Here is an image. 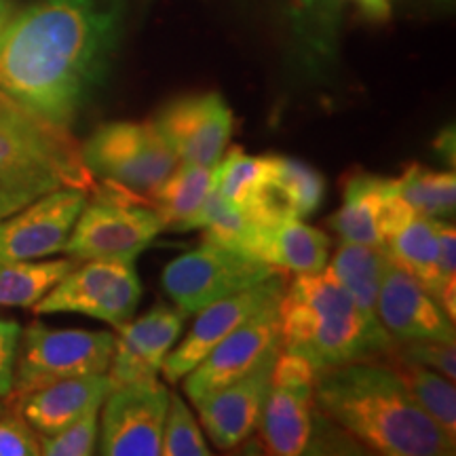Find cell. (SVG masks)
<instances>
[{
  "label": "cell",
  "instance_id": "obj_5",
  "mask_svg": "<svg viewBox=\"0 0 456 456\" xmlns=\"http://www.w3.org/2000/svg\"><path fill=\"white\" fill-rule=\"evenodd\" d=\"M68 237L64 252L72 260H117L135 258L155 243L165 231V222L148 197L104 182L89 192Z\"/></svg>",
  "mask_w": 456,
  "mask_h": 456
},
{
  "label": "cell",
  "instance_id": "obj_31",
  "mask_svg": "<svg viewBox=\"0 0 456 456\" xmlns=\"http://www.w3.org/2000/svg\"><path fill=\"white\" fill-rule=\"evenodd\" d=\"M100 408L91 406L74 423L53 436H41V454L45 456H89L98 448Z\"/></svg>",
  "mask_w": 456,
  "mask_h": 456
},
{
  "label": "cell",
  "instance_id": "obj_6",
  "mask_svg": "<svg viewBox=\"0 0 456 456\" xmlns=\"http://www.w3.org/2000/svg\"><path fill=\"white\" fill-rule=\"evenodd\" d=\"M315 374L317 370L302 357L283 349L279 353L258 425L269 454L334 452L330 436H336L340 427L317 408Z\"/></svg>",
  "mask_w": 456,
  "mask_h": 456
},
{
  "label": "cell",
  "instance_id": "obj_18",
  "mask_svg": "<svg viewBox=\"0 0 456 456\" xmlns=\"http://www.w3.org/2000/svg\"><path fill=\"white\" fill-rule=\"evenodd\" d=\"M184 311L167 302H159L146 315L118 326L106 372L114 387L157 379L165 359L184 332Z\"/></svg>",
  "mask_w": 456,
  "mask_h": 456
},
{
  "label": "cell",
  "instance_id": "obj_2",
  "mask_svg": "<svg viewBox=\"0 0 456 456\" xmlns=\"http://www.w3.org/2000/svg\"><path fill=\"white\" fill-rule=\"evenodd\" d=\"M317 408L355 444L387 456H448L454 437L414 403L383 359L345 363L315 374Z\"/></svg>",
  "mask_w": 456,
  "mask_h": 456
},
{
  "label": "cell",
  "instance_id": "obj_28",
  "mask_svg": "<svg viewBox=\"0 0 456 456\" xmlns=\"http://www.w3.org/2000/svg\"><path fill=\"white\" fill-rule=\"evenodd\" d=\"M397 195L416 214L433 220H452L456 205L454 171H436L420 163L403 169L399 178H393Z\"/></svg>",
  "mask_w": 456,
  "mask_h": 456
},
{
  "label": "cell",
  "instance_id": "obj_16",
  "mask_svg": "<svg viewBox=\"0 0 456 456\" xmlns=\"http://www.w3.org/2000/svg\"><path fill=\"white\" fill-rule=\"evenodd\" d=\"M414 209L397 195L393 178L357 171L345 178L342 205L328 224L342 241L385 249L387 239Z\"/></svg>",
  "mask_w": 456,
  "mask_h": 456
},
{
  "label": "cell",
  "instance_id": "obj_35",
  "mask_svg": "<svg viewBox=\"0 0 456 456\" xmlns=\"http://www.w3.org/2000/svg\"><path fill=\"white\" fill-rule=\"evenodd\" d=\"M370 20L387 21L391 17V0H353Z\"/></svg>",
  "mask_w": 456,
  "mask_h": 456
},
{
  "label": "cell",
  "instance_id": "obj_25",
  "mask_svg": "<svg viewBox=\"0 0 456 456\" xmlns=\"http://www.w3.org/2000/svg\"><path fill=\"white\" fill-rule=\"evenodd\" d=\"M387 262H389V256L385 254V249L342 241L323 271L363 311L370 313V315H376V300H379V289L380 281H383Z\"/></svg>",
  "mask_w": 456,
  "mask_h": 456
},
{
  "label": "cell",
  "instance_id": "obj_7",
  "mask_svg": "<svg viewBox=\"0 0 456 456\" xmlns=\"http://www.w3.org/2000/svg\"><path fill=\"white\" fill-rule=\"evenodd\" d=\"M20 340L13 389L4 397L7 410H15L30 393L57 380L108 372L114 349L110 332L51 330L43 323L21 330Z\"/></svg>",
  "mask_w": 456,
  "mask_h": 456
},
{
  "label": "cell",
  "instance_id": "obj_22",
  "mask_svg": "<svg viewBox=\"0 0 456 456\" xmlns=\"http://www.w3.org/2000/svg\"><path fill=\"white\" fill-rule=\"evenodd\" d=\"M323 197L326 180L315 167L292 157L271 155L269 186L249 220L260 224L305 220L317 212Z\"/></svg>",
  "mask_w": 456,
  "mask_h": 456
},
{
  "label": "cell",
  "instance_id": "obj_34",
  "mask_svg": "<svg viewBox=\"0 0 456 456\" xmlns=\"http://www.w3.org/2000/svg\"><path fill=\"white\" fill-rule=\"evenodd\" d=\"M21 326L13 319H0V397H7L13 389L15 359L20 351Z\"/></svg>",
  "mask_w": 456,
  "mask_h": 456
},
{
  "label": "cell",
  "instance_id": "obj_8",
  "mask_svg": "<svg viewBox=\"0 0 456 456\" xmlns=\"http://www.w3.org/2000/svg\"><path fill=\"white\" fill-rule=\"evenodd\" d=\"M81 155L91 175L144 197L180 165L152 121L100 125L81 146Z\"/></svg>",
  "mask_w": 456,
  "mask_h": 456
},
{
  "label": "cell",
  "instance_id": "obj_10",
  "mask_svg": "<svg viewBox=\"0 0 456 456\" xmlns=\"http://www.w3.org/2000/svg\"><path fill=\"white\" fill-rule=\"evenodd\" d=\"M142 283L134 262L85 260L32 306L43 313H81L118 328L134 317Z\"/></svg>",
  "mask_w": 456,
  "mask_h": 456
},
{
  "label": "cell",
  "instance_id": "obj_1",
  "mask_svg": "<svg viewBox=\"0 0 456 456\" xmlns=\"http://www.w3.org/2000/svg\"><path fill=\"white\" fill-rule=\"evenodd\" d=\"M125 24V0H38L0 32V91L57 127L94 94Z\"/></svg>",
  "mask_w": 456,
  "mask_h": 456
},
{
  "label": "cell",
  "instance_id": "obj_24",
  "mask_svg": "<svg viewBox=\"0 0 456 456\" xmlns=\"http://www.w3.org/2000/svg\"><path fill=\"white\" fill-rule=\"evenodd\" d=\"M216 184H218V165L203 167V165L180 163L148 195V201L163 218L165 228L182 231L186 220L199 212Z\"/></svg>",
  "mask_w": 456,
  "mask_h": 456
},
{
  "label": "cell",
  "instance_id": "obj_33",
  "mask_svg": "<svg viewBox=\"0 0 456 456\" xmlns=\"http://www.w3.org/2000/svg\"><path fill=\"white\" fill-rule=\"evenodd\" d=\"M41 437L20 412L0 416V456H38Z\"/></svg>",
  "mask_w": 456,
  "mask_h": 456
},
{
  "label": "cell",
  "instance_id": "obj_30",
  "mask_svg": "<svg viewBox=\"0 0 456 456\" xmlns=\"http://www.w3.org/2000/svg\"><path fill=\"white\" fill-rule=\"evenodd\" d=\"M203 431L192 416L186 402L175 393H169V408L165 416L161 454L163 456H209Z\"/></svg>",
  "mask_w": 456,
  "mask_h": 456
},
{
  "label": "cell",
  "instance_id": "obj_20",
  "mask_svg": "<svg viewBox=\"0 0 456 456\" xmlns=\"http://www.w3.org/2000/svg\"><path fill=\"white\" fill-rule=\"evenodd\" d=\"M237 252L266 262L283 273H319L330 258V237L302 220H281L260 224L252 222Z\"/></svg>",
  "mask_w": 456,
  "mask_h": 456
},
{
  "label": "cell",
  "instance_id": "obj_4",
  "mask_svg": "<svg viewBox=\"0 0 456 456\" xmlns=\"http://www.w3.org/2000/svg\"><path fill=\"white\" fill-rule=\"evenodd\" d=\"M64 186L94 191L81 146L0 91V220Z\"/></svg>",
  "mask_w": 456,
  "mask_h": 456
},
{
  "label": "cell",
  "instance_id": "obj_13",
  "mask_svg": "<svg viewBox=\"0 0 456 456\" xmlns=\"http://www.w3.org/2000/svg\"><path fill=\"white\" fill-rule=\"evenodd\" d=\"M89 191L64 186L0 220V262L38 260L64 252Z\"/></svg>",
  "mask_w": 456,
  "mask_h": 456
},
{
  "label": "cell",
  "instance_id": "obj_11",
  "mask_svg": "<svg viewBox=\"0 0 456 456\" xmlns=\"http://www.w3.org/2000/svg\"><path fill=\"white\" fill-rule=\"evenodd\" d=\"M100 408V446L106 456H157L169 408L167 387L159 379L118 385Z\"/></svg>",
  "mask_w": 456,
  "mask_h": 456
},
{
  "label": "cell",
  "instance_id": "obj_37",
  "mask_svg": "<svg viewBox=\"0 0 456 456\" xmlns=\"http://www.w3.org/2000/svg\"><path fill=\"white\" fill-rule=\"evenodd\" d=\"M9 20H11V4H9V0H0V32H3L4 26H7Z\"/></svg>",
  "mask_w": 456,
  "mask_h": 456
},
{
  "label": "cell",
  "instance_id": "obj_38",
  "mask_svg": "<svg viewBox=\"0 0 456 456\" xmlns=\"http://www.w3.org/2000/svg\"><path fill=\"white\" fill-rule=\"evenodd\" d=\"M4 412H7V403H3V402H0V416H3Z\"/></svg>",
  "mask_w": 456,
  "mask_h": 456
},
{
  "label": "cell",
  "instance_id": "obj_12",
  "mask_svg": "<svg viewBox=\"0 0 456 456\" xmlns=\"http://www.w3.org/2000/svg\"><path fill=\"white\" fill-rule=\"evenodd\" d=\"M180 163L214 167L232 135V110L216 91L182 95L151 118Z\"/></svg>",
  "mask_w": 456,
  "mask_h": 456
},
{
  "label": "cell",
  "instance_id": "obj_32",
  "mask_svg": "<svg viewBox=\"0 0 456 456\" xmlns=\"http://www.w3.org/2000/svg\"><path fill=\"white\" fill-rule=\"evenodd\" d=\"M393 353L402 355L410 362L420 363V366L436 370L448 380L456 379V349L454 342L444 340H412V342H395Z\"/></svg>",
  "mask_w": 456,
  "mask_h": 456
},
{
  "label": "cell",
  "instance_id": "obj_29",
  "mask_svg": "<svg viewBox=\"0 0 456 456\" xmlns=\"http://www.w3.org/2000/svg\"><path fill=\"white\" fill-rule=\"evenodd\" d=\"M271 155L249 157L241 148H232L218 163V191L224 201L243 216H252L269 186Z\"/></svg>",
  "mask_w": 456,
  "mask_h": 456
},
{
  "label": "cell",
  "instance_id": "obj_17",
  "mask_svg": "<svg viewBox=\"0 0 456 456\" xmlns=\"http://www.w3.org/2000/svg\"><path fill=\"white\" fill-rule=\"evenodd\" d=\"M275 342H279V302L260 309L248 322L232 330L224 340H220L182 379L184 393L195 403L232 380L241 379Z\"/></svg>",
  "mask_w": 456,
  "mask_h": 456
},
{
  "label": "cell",
  "instance_id": "obj_15",
  "mask_svg": "<svg viewBox=\"0 0 456 456\" xmlns=\"http://www.w3.org/2000/svg\"><path fill=\"white\" fill-rule=\"evenodd\" d=\"M279 353H281V340L275 342L241 379L195 402L199 420L216 448H235L258 429Z\"/></svg>",
  "mask_w": 456,
  "mask_h": 456
},
{
  "label": "cell",
  "instance_id": "obj_23",
  "mask_svg": "<svg viewBox=\"0 0 456 456\" xmlns=\"http://www.w3.org/2000/svg\"><path fill=\"white\" fill-rule=\"evenodd\" d=\"M385 254L389 256L391 262H395L399 269L419 279L436 298H440L437 220L414 212L387 239Z\"/></svg>",
  "mask_w": 456,
  "mask_h": 456
},
{
  "label": "cell",
  "instance_id": "obj_9",
  "mask_svg": "<svg viewBox=\"0 0 456 456\" xmlns=\"http://www.w3.org/2000/svg\"><path fill=\"white\" fill-rule=\"evenodd\" d=\"M279 273L275 266L212 241L165 266L161 285L178 309L197 313L212 302L254 288Z\"/></svg>",
  "mask_w": 456,
  "mask_h": 456
},
{
  "label": "cell",
  "instance_id": "obj_14",
  "mask_svg": "<svg viewBox=\"0 0 456 456\" xmlns=\"http://www.w3.org/2000/svg\"><path fill=\"white\" fill-rule=\"evenodd\" d=\"M285 275L288 273L279 271L262 283L254 285V288L226 296V298L216 300L212 305L203 306L201 311H197L195 323L188 330L184 340L178 346H174L167 359H165L161 368L165 380L167 383H180L232 330L248 322L260 309L281 300L285 285H288Z\"/></svg>",
  "mask_w": 456,
  "mask_h": 456
},
{
  "label": "cell",
  "instance_id": "obj_36",
  "mask_svg": "<svg viewBox=\"0 0 456 456\" xmlns=\"http://www.w3.org/2000/svg\"><path fill=\"white\" fill-rule=\"evenodd\" d=\"M436 148H437V151H442V155H444V159H446V161H448V151L450 152H452V155H454V131L452 129H446V131H444V134H442V138L440 140H437L436 142ZM450 165H454L452 163V159H450Z\"/></svg>",
  "mask_w": 456,
  "mask_h": 456
},
{
  "label": "cell",
  "instance_id": "obj_26",
  "mask_svg": "<svg viewBox=\"0 0 456 456\" xmlns=\"http://www.w3.org/2000/svg\"><path fill=\"white\" fill-rule=\"evenodd\" d=\"M383 359L389 363L402 385L406 387L410 397L433 423H437L450 437H456V391L454 380H448L436 370L403 359L393 349Z\"/></svg>",
  "mask_w": 456,
  "mask_h": 456
},
{
  "label": "cell",
  "instance_id": "obj_27",
  "mask_svg": "<svg viewBox=\"0 0 456 456\" xmlns=\"http://www.w3.org/2000/svg\"><path fill=\"white\" fill-rule=\"evenodd\" d=\"M77 265L78 262L72 258L47 262H0V305L34 306Z\"/></svg>",
  "mask_w": 456,
  "mask_h": 456
},
{
  "label": "cell",
  "instance_id": "obj_21",
  "mask_svg": "<svg viewBox=\"0 0 456 456\" xmlns=\"http://www.w3.org/2000/svg\"><path fill=\"white\" fill-rule=\"evenodd\" d=\"M114 389L110 376L87 374L51 383L30 393L13 412H20L38 436L61 431L91 406H98Z\"/></svg>",
  "mask_w": 456,
  "mask_h": 456
},
{
  "label": "cell",
  "instance_id": "obj_3",
  "mask_svg": "<svg viewBox=\"0 0 456 456\" xmlns=\"http://www.w3.org/2000/svg\"><path fill=\"white\" fill-rule=\"evenodd\" d=\"M279 340L285 353L326 370L380 359L395 346L379 317L370 315L326 271L302 273L279 300Z\"/></svg>",
  "mask_w": 456,
  "mask_h": 456
},
{
  "label": "cell",
  "instance_id": "obj_19",
  "mask_svg": "<svg viewBox=\"0 0 456 456\" xmlns=\"http://www.w3.org/2000/svg\"><path fill=\"white\" fill-rule=\"evenodd\" d=\"M376 315L395 342H454V322L429 289L395 262H387L380 281Z\"/></svg>",
  "mask_w": 456,
  "mask_h": 456
}]
</instances>
